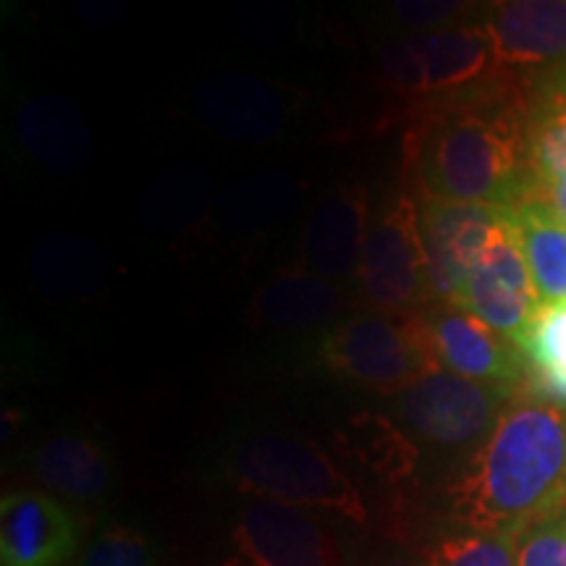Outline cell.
Listing matches in <instances>:
<instances>
[{
	"instance_id": "6da1fadb",
	"label": "cell",
	"mask_w": 566,
	"mask_h": 566,
	"mask_svg": "<svg viewBox=\"0 0 566 566\" xmlns=\"http://www.w3.org/2000/svg\"><path fill=\"white\" fill-rule=\"evenodd\" d=\"M451 520L478 533L522 535L566 506V401L530 391L512 399L467 457L449 491Z\"/></svg>"
},
{
	"instance_id": "7a4b0ae2",
	"label": "cell",
	"mask_w": 566,
	"mask_h": 566,
	"mask_svg": "<svg viewBox=\"0 0 566 566\" xmlns=\"http://www.w3.org/2000/svg\"><path fill=\"white\" fill-rule=\"evenodd\" d=\"M422 195L446 202L514 208L535 195L527 158V103L493 80L446 97L412 139Z\"/></svg>"
},
{
	"instance_id": "3957f363",
	"label": "cell",
	"mask_w": 566,
	"mask_h": 566,
	"mask_svg": "<svg viewBox=\"0 0 566 566\" xmlns=\"http://www.w3.org/2000/svg\"><path fill=\"white\" fill-rule=\"evenodd\" d=\"M223 478L254 501L367 522V504L354 480L315 443L281 433H250L229 446Z\"/></svg>"
},
{
	"instance_id": "277c9868",
	"label": "cell",
	"mask_w": 566,
	"mask_h": 566,
	"mask_svg": "<svg viewBox=\"0 0 566 566\" xmlns=\"http://www.w3.org/2000/svg\"><path fill=\"white\" fill-rule=\"evenodd\" d=\"M323 365L375 394H405L436 365L420 315L359 313L336 323L321 344Z\"/></svg>"
},
{
	"instance_id": "5b68a950",
	"label": "cell",
	"mask_w": 566,
	"mask_h": 566,
	"mask_svg": "<svg viewBox=\"0 0 566 566\" xmlns=\"http://www.w3.org/2000/svg\"><path fill=\"white\" fill-rule=\"evenodd\" d=\"M384 80L407 95L454 97L499 80L491 38L483 24L443 27L391 42L380 53Z\"/></svg>"
},
{
	"instance_id": "8992f818",
	"label": "cell",
	"mask_w": 566,
	"mask_h": 566,
	"mask_svg": "<svg viewBox=\"0 0 566 566\" xmlns=\"http://www.w3.org/2000/svg\"><path fill=\"white\" fill-rule=\"evenodd\" d=\"M509 401L512 391L475 384L433 365L396 396V415L417 441L446 451H475L491 436Z\"/></svg>"
},
{
	"instance_id": "52a82bcc",
	"label": "cell",
	"mask_w": 566,
	"mask_h": 566,
	"mask_svg": "<svg viewBox=\"0 0 566 566\" xmlns=\"http://www.w3.org/2000/svg\"><path fill=\"white\" fill-rule=\"evenodd\" d=\"M354 279L375 313L415 315V310L428 300V252L417 200L401 195L378 210L367 229Z\"/></svg>"
},
{
	"instance_id": "ba28073f",
	"label": "cell",
	"mask_w": 566,
	"mask_h": 566,
	"mask_svg": "<svg viewBox=\"0 0 566 566\" xmlns=\"http://www.w3.org/2000/svg\"><path fill=\"white\" fill-rule=\"evenodd\" d=\"M457 307L467 310L483 321L495 334L512 338L516 344L527 325L541 310V296L530 275L525 254L516 242L512 210L506 208L504 221L480 254V260L467 273L454 296Z\"/></svg>"
},
{
	"instance_id": "9c48e42d",
	"label": "cell",
	"mask_w": 566,
	"mask_h": 566,
	"mask_svg": "<svg viewBox=\"0 0 566 566\" xmlns=\"http://www.w3.org/2000/svg\"><path fill=\"white\" fill-rule=\"evenodd\" d=\"M226 566H344V554L321 514L252 501L233 522Z\"/></svg>"
},
{
	"instance_id": "30bf717a",
	"label": "cell",
	"mask_w": 566,
	"mask_h": 566,
	"mask_svg": "<svg viewBox=\"0 0 566 566\" xmlns=\"http://www.w3.org/2000/svg\"><path fill=\"white\" fill-rule=\"evenodd\" d=\"M436 365L467 380L512 391L527 370L525 354L512 338L495 334L457 304L438 302L420 313Z\"/></svg>"
},
{
	"instance_id": "8fae6325",
	"label": "cell",
	"mask_w": 566,
	"mask_h": 566,
	"mask_svg": "<svg viewBox=\"0 0 566 566\" xmlns=\"http://www.w3.org/2000/svg\"><path fill=\"white\" fill-rule=\"evenodd\" d=\"M417 205H420V229L428 252L430 296L451 304L467 273L472 271L495 229L504 221L506 208L446 202L428 195H422Z\"/></svg>"
},
{
	"instance_id": "7c38bea8",
	"label": "cell",
	"mask_w": 566,
	"mask_h": 566,
	"mask_svg": "<svg viewBox=\"0 0 566 566\" xmlns=\"http://www.w3.org/2000/svg\"><path fill=\"white\" fill-rule=\"evenodd\" d=\"M80 551L74 514L53 495L11 491L0 501V566H69Z\"/></svg>"
},
{
	"instance_id": "4fadbf2b",
	"label": "cell",
	"mask_w": 566,
	"mask_h": 566,
	"mask_svg": "<svg viewBox=\"0 0 566 566\" xmlns=\"http://www.w3.org/2000/svg\"><path fill=\"white\" fill-rule=\"evenodd\" d=\"M480 24L501 74L566 63V0H504L488 6Z\"/></svg>"
},
{
	"instance_id": "5bb4252c",
	"label": "cell",
	"mask_w": 566,
	"mask_h": 566,
	"mask_svg": "<svg viewBox=\"0 0 566 566\" xmlns=\"http://www.w3.org/2000/svg\"><path fill=\"white\" fill-rule=\"evenodd\" d=\"M370 221V202L363 189L328 195L304 223L302 265L334 283L357 275Z\"/></svg>"
},
{
	"instance_id": "9a60e30c",
	"label": "cell",
	"mask_w": 566,
	"mask_h": 566,
	"mask_svg": "<svg viewBox=\"0 0 566 566\" xmlns=\"http://www.w3.org/2000/svg\"><path fill=\"white\" fill-rule=\"evenodd\" d=\"M200 122L231 142H263L281 132L286 103L281 92L247 74H223L197 90Z\"/></svg>"
},
{
	"instance_id": "2e32d148",
	"label": "cell",
	"mask_w": 566,
	"mask_h": 566,
	"mask_svg": "<svg viewBox=\"0 0 566 566\" xmlns=\"http://www.w3.org/2000/svg\"><path fill=\"white\" fill-rule=\"evenodd\" d=\"M344 310V292L304 265L275 271L252 296V321L281 331H313Z\"/></svg>"
},
{
	"instance_id": "e0dca14e",
	"label": "cell",
	"mask_w": 566,
	"mask_h": 566,
	"mask_svg": "<svg viewBox=\"0 0 566 566\" xmlns=\"http://www.w3.org/2000/svg\"><path fill=\"white\" fill-rule=\"evenodd\" d=\"M32 475L69 501H97L113 485V467L105 449L80 433L45 438L32 454Z\"/></svg>"
},
{
	"instance_id": "ac0fdd59",
	"label": "cell",
	"mask_w": 566,
	"mask_h": 566,
	"mask_svg": "<svg viewBox=\"0 0 566 566\" xmlns=\"http://www.w3.org/2000/svg\"><path fill=\"white\" fill-rule=\"evenodd\" d=\"M509 210L541 307L566 302V223L541 197H527Z\"/></svg>"
},
{
	"instance_id": "d6986e66",
	"label": "cell",
	"mask_w": 566,
	"mask_h": 566,
	"mask_svg": "<svg viewBox=\"0 0 566 566\" xmlns=\"http://www.w3.org/2000/svg\"><path fill=\"white\" fill-rule=\"evenodd\" d=\"M516 346L525 354L535 391L566 401V302L537 310Z\"/></svg>"
},
{
	"instance_id": "ffe728a7",
	"label": "cell",
	"mask_w": 566,
	"mask_h": 566,
	"mask_svg": "<svg viewBox=\"0 0 566 566\" xmlns=\"http://www.w3.org/2000/svg\"><path fill=\"white\" fill-rule=\"evenodd\" d=\"M520 535L516 533H464L446 535L428 548L422 566H516Z\"/></svg>"
},
{
	"instance_id": "44dd1931",
	"label": "cell",
	"mask_w": 566,
	"mask_h": 566,
	"mask_svg": "<svg viewBox=\"0 0 566 566\" xmlns=\"http://www.w3.org/2000/svg\"><path fill=\"white\" fill-rule=\"evenodd\" d=\"M80 566H158V556L142 530L124 522H105L90 537Z\"/></svg>"
},
{
	"instance_id": "7402d4cb",
	"label": "cell",
	"mask_w": 566,
	"mask_h": 566,
	"mask_svg": "<svg viewBox=\"0 0 566 566\" xmlns=\"http://www.w3.org/2000/svg\"><path fill=\"white\" fill-rule=\"evenodd\" d=\"M516 566H566V506L520 535Z\"/></svg>"
},
{
	"instance_id": "603a6c76",
	"label": "cell",
	"mask_w": 566,
	"mask_h": 566,
	"mask_svg": "<svg viewBox=\"0 0 566 566\" xmlns=\"http://www.w3.org/2000/svg\"><path fill=\"white\" fill-rule=\"evenodd\" d=\"M533 197H541L543 202L551 205V210H554L556 216L566 223V179L558 181V184H551V187L537 189Z\"/></svg>"
},
{
	"instance_id": "cb8c5ba5",
	"label": "cell",
	"mask_w": 566,
	"mask_h": 566,
	"mask_svg": "<svg viewBox=\"0 0 566 566\" xmlns=\"http://www.w3.org/2000/svg\"><path fill=\"white\" fill-rule=\"evenodd\" d=\"M546 80H543L541 90L551 92V95L558 97V101L566 103V63L564 66H556V69H548L546 71Z\"/></svg>"
},
{
	"instance_id": "d4e9b609",
	"label": "cell",
	"mask_w": 566,
	"mask_h": 566,
	"mask_svg": "<svg viewBox=\"0 0 566 566\" xmlns=\"http://www.w3.org/2000/svg\"><path fill=\"white\" fill-rule=\"evenodd\" d=\"M378 566H422V562H412V558H388V562Z\"/></svg>"
}]
</instances>
